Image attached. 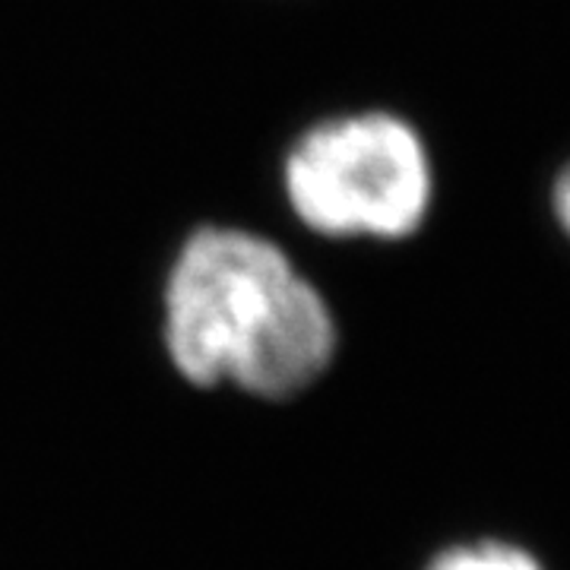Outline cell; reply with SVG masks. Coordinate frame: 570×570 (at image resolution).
<instances>
[{
	"instance_id": "obj_2",
	"label": "cell",
	"mask_w": 570,
	"mask_h": 570,
	"mask_svg": "<svg viewBox=\"0 0 570 570\" xmlns=\"http://www.w3.org/2000/svg\"><path fill=\"white\" fill-rule=\"evenodd\" d=\"M295 216L324 238L403 242L434 204V163L419 127L393 111L314 124L283 168Z\"/></svg>"
},
{
	"instance_id": "obj_4",
	"label": "cell",
	"mask_w": 570,
	"mask_h": 570,
	"mask_svg": "<svg viewBox=\"0 0 570 570\" xmlns=\"http://www.w3.org/2000/svg\"><path fill=\"white\" fill-rule=\"evenodd\" d=\"M549 206H551V219L561 228V235L570 242V163L554 175L549 190Z\"/></svg>"
},
{
	"instance_id": "obj_1",
	"label": "cell",
	"mask_w": 570,
	"mask_h": 570,
	"mask_svg": "<svg viewBox=\"0 0 570 570\" xmlns=\"http://www.w3.org/2000/svg\"><path fill=\"white\" fill-rule=\"evenodd\" d=\"M165 343L187 381L295 396L336 352L333 311L276 242L206 225L184 242L165 288Z\"/></svg>"
},
{
	"instance_id": "obj_3",
	"label": "cell",
	"mask_w": 570,
	"mask_h": 570,
	"mask_svg": "<svg viewBox=\"0 0 570 570\" xmlns=\"http://www.w3.org/2000/svg\"><path fill=\"white\" fill-rule=\"evenodd\" d=\"M428 570H546L542 561L523 546L513 542H498V539H485V542H469V546H453V549L441 551Z\"/></svg>"
}]
</instances>
